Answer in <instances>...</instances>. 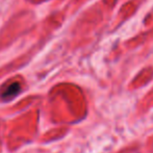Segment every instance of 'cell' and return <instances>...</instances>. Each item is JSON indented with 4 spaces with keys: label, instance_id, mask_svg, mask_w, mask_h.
<instances>
[{
    "label": "cell",
    "instance_id": "1",
    "mask_svg": "<svg viewBox=\"0 0 153 153\" xmlns=\"http://www.w3.org/2000/svg\"><path fill=\"white\" fill-rule=\"evenodd\" d=\"M21 90V87L18 82H15V83H12V85H7V88L5 89V91L3 92L2 94V97L4 99H10L13 97H15Z\"/></svg>",
    "mask_w": 153,
    "mask_h": 153
}]
</instances>
